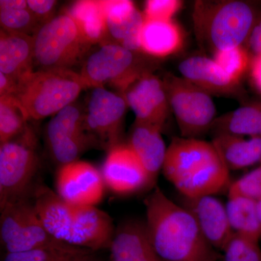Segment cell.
I'll use <instances>...</instances> for the list:
<instances>
[{
	"mask_svg": "<svg viewBox=\"0 0 261 261\" xmlns=\"http://www.w3.org/2000/svg\"><path fill=\"white\" fill-rule=\"evenodd\" d=\"M102 4L107 27L128 21L137 10L133 2L128 0H106Z\"/></svg>",
	"mask_w": 261,
	"mask_h": 261,
	"instance_id": "d6a6232c",
	"label": "cell"
},
{
	"mask_svg": "<svg viewBox=\"0 0 261 261\" xmlns=\"http://www.w3.org/2000/svg\"><path fill=\"white\" fill-rule=\"evenodd\" d=\"M183 43L181 27L173 20L145 19L140 34L142 53L154 58H166L179 51Z\"/></svg>",
	"mask_w": 261,
	"mask_h": 261,
	"instance_id": "44dd1931",
	"label": "cell"
},
{
	"mask_svg": "<svg viewBox=\"0 0 261 261\" xmlns=\"http://www.w3.org/2000/svg\"><path fill=\"white\" fill-rule=\"evenodd\" d=\"M192 18L199 43L214 53L243 46L256 22L252 7L238 0L197 1Z\"/></svg>",
	"mask_w": 261,
	"mask_h": 261,
	"instance_id": "3957f363",
	"label": "cell"
},
{
	"mask_svg": "<svg viewBox=\"0 0 261 261\" xmlns=\"http://www.w3.org/2000/svg\"><path fill=\"white\" fill-rule=\"evenodd\" d=\"M55 185L56 193L63 200L81 206L100 203L106 189L101 171L92 163L80 160L60 166Z\"/></svg>",
	"mask_w": 261,
	"mask_h": 261,
	"instance_id": "7c38bea8",
	"label": "cell"
},
{
	"mask_svg": "<svg viewBox=\"0 0 261 261\" xmlns=\"http://www.w3.org/2000/svg\"><path fill=\"white\" fill-rule=\"evenodd\" d=\"M29 9L41 25L53 18V12L57 5L53 0H27Z\"/></svg>",
	"mask_w": 261,
	"mask_h": 261,
	"instance_id": "e575fe53",
	"label": "cell"
},
{
	"mask_svg": "<svg viewBox=\"0 0 261 261\" xmlns=\"http://www.w3.org/2000/svg\"><path fill=\"white\" fill-rule=\"evenodd\" d=\"M260 165H261V162H260Z\"/></svg>",
	"mask_w": 261,
	"mask_h": 261,
	"instance_id": "7bdbcfd3",
	"label": "cell"
},
{
	"mask_svg": "<svg viewBox=\"0 0 261 261\" xmlns=\"http://www.w3.org/2000/svg\"><path fill=\"white\" fill-rule=\"evenodd\" d=\"M257 214H258L259 219H260L261 223V199L257 202Z\"/></svg>",
	"mask_w": 261,
	"mask_h": 261,
	"instance_id": "ab89813d",
	"label": "cell"
},
{
	"mask_svg": "<svg viewBox=\"0 0 261 261\" xmlns=\"http://www.w3.org/2000/svg\"><path fill=\"white\" fill-rule=\"evenodd\" d=\"M215 136L228 134L261 137V103L243 106L215 120Z\"/></svg>",
	"mask_w": 261,
	"mask_h": 261,
	"instance_id": "d4e9b609",
	"label": "cell"
},
{
	"mask_svg": "<svg viewBox=\"0 0 261 261\" xmlns=\"http://www.w3.org/2000/svg\"><path fill=\"white\" fill-rule=\"evenodd\" d=\"M94 261H99V260H97V258H95V260H94Z\"/></svg>",
	"mask_w": 261,
	"mask_h": 261,
	"instance_id": "b9f144b4",
	"label": "cell"
},
{
	"mask_svg": "<svg viewBox=\"0 0 261 261\" xmlns=\"http://www.w3.org/2000/svg\"><path fill=\"white\" fill-rule=\"evenodd\" d=\"M254 56L261 53V20L255 22L246 42Z\"/></svg>",
	"mask_w": 261,
	"mask_h": 261,
	"instance_id": "d590c367",
	"label": "cell"
},
{
	"mask_svg": "<svg viewBox=\"0 0 261 261\" xmlns=\"http://www.w3.org/2000/svg\"><path fill=\"white\" fill-rule=\"evenodd\" d=\"M101 173L106 188L117 195L136 193L154 184L127 144H118L108 150Z\"/></svg>",
	"mask_w": 261,
	"mask_h": 261,
	"instance_id": "4fadbf2b",
	"label": "cell"
},
{
	"mask_svg": "<svg viewBox=\"0 0 261 261\" xmlns=\"http://www.w3.org/2000/svg\"><path fill=\"white\" fill-rule=\"evenodd\" d=\"M18 91V82L4 73H0V97L15 96Z\"/></svg>",
	"mask_w": 261,
	"mask_h": 261,
	"instance_id": "8d00e7d4",
	"label": "cell"
},
{
	"mask_svg": "<svg viewBox=\"0 0 261 261\" xmlns=\"http://www.w3.org/2000/svg\"><path fill=\"white\" fill-rule=\"evenodd\" d=\"M90 251L59 242L28 251L7 253L3 261H72Z\"/></svg>",
	"mask_w": 261,
	"mask_h": 261,
	"instance_id": "f1b7e54d",
	"label": "cell"
},
{
	"mask_svg": "<svg viewBox=\"0 0 261 261\" xmlns=\"http://www.w3.org/2000/svg\"><path fill=\"white\" fill-rule=\"evenodd\" d=\"M178 70L181 77L211 95L236 93L240 82L232 80L220 68L214 59L195 56L184 60Z\"/></svg>",
	"mask_w": 261,
	"mask_h": 261,
	"instance_id": "ac0fdd59",
	"label": "cell"
},
{
	"mask_svg": "<svg viewBox=\"0 0 261 261\" xmlns=\"http://www.w3.org/2000/svg\"><path fill=\"white\" fill-rule=\"evenodd\" d=\"M182 5L179 0H149L145 4L144 17L147 20H172Z\"/></svg>",
	"mask_w": 261,
	"mask_h": 261,
	"instance_id": "836d02e7",
	"label": "cell"
},
{
	"mask_svg": "<svg viewBox=\"0 0 261 261\" xmlns=\"http://www.w3.org/2000/svg\"><path fill=\"white\" fill-rule=\"evenodd\" d=\"M226 207L233 233L259 242L261 223L257 214V201L243 197H228Z\"/></svg>",
	"mask_w": 261,
	"mask_h": 261,
	"instance_id": "484cf974",
	"label": "cell"
},
{
	"mask_svg": "<svg viewBox=\"0 0 261 261\" xmlns=\"http://www.w3.org/2000/svg\"><path fill=\"white\" fill-rule=\"evenodd\" d=\"M110 249L112 261H163L152 245L146 222L138 220L118 225Z\"/></svg>",
	"mask_w": 261,
	"mask_h": 261,
	"instance_id": "e0dca14e",
	"label": "cell"
},
{
	"mask_svg": "<svg viewBox=\"0 0 261 261\" xmlns=\"http://www.w3.org/2000/svg\"><path fill=\"white\" fill-rule=\"evenodd\" d=\"M212 144L229 170H239L261 162V137L222 134L215 136Z\"/></svg>",
	"mask_w": 261,
	"mask_h": 261,
	"instance_id": "7402d4cb",
	"label": "cell"
},
{
	"mask_svg": "<svg viewBox=\"0 0 261 261\" xmlns=\"http://www.w3.org/2000/svg\"><path fill=\"white\" fill-rule=\"evenodd\" d=\"M243 197L255 201L261 199V166L244 175L230 185L228 197Z\"/></svg>",
	"mask_w": 261,
	"mask_h": 261,
	"instance_id": "1f68e13d",
	"label": "cell"
},
{
	"mask_svg": "<svg viewBox=\"0 0 261 261\" xmlns=\"http://www.w3.org/2000/svg\"><path fill=\"white\" fill-rule=\"evenodd\" d=\"M220 159L212 142L176 137L167 147L163 175L173 185Z\"/></svg>",
	"mask_w": 261,
	"mask_h": 261,
	"instance_id": "9a60e30c",
	"label": "cell"
},
{
	"mask_svg": "<svg viewBox=\"0 0 261 261\" xmlns=\"http://www.w3.org/2000/svg\"><path fill=\"white\" fill-rule=\"evenodd\" d=\"M162 129L135 121L126 143L143 165L153 183L162 170L167 151L161 135Z\"/></svg>",
	"mask_w": 261,
	"mask_h": 261,
	"instance_id": "d6986e66",
	"label": "cell"
},
{
	"mask_svg": "<svg viewBox=\"0 0 261 261\" xmlns=\"http://www.w3.org/2000/svg\"><path fill=\"white\" fill-rule=\"evenodd\" d=\"M144 203L149 238L163 261H206L217 254L191 213L170 200L159 187Z\"/></svg>",
	"mask_w": 261,
	"mask_h": 261,
	"instance_id": "6da1fadb",
	"label": "cell"
},
{
	"mask_svg": "<svg viewBox=\"0 0 261 261\" xmlns=\"http://www.w3.org/2000/svg\"><path fill=\"white\" fill-rule=\"evenodd\" d=\"M33 197L43 226L53 238L93 252L111 246L116 228L104 211L70 204L43 185L34 187Z\"/></svg>",
	"mask_w": 261,
	"mask_h": 261,
	"instance_id": "7a4b0ae2",
	"label": "cell"
},
{
	"mask_svg": "<svg viewBox=\"0 0 261 261\" xmlns=\"http://www.w3.org/2000/svg\"><path fill=\"white\" fill-rule=\"evenodd\" d=\"M250 73L254 85L261 92V53L254 56L250 65Z\"/></svg>",
	"mask_w": 261,
	"mask_h": 261,
	"instance_id": "74e56055",
	"label": "cell"
},
{
	"mask_svg": "<svg viewBox=\"0 0 261 261\" xmlns=\"http://www.w3.org/2000/svg\"><path fill=\"white\" fill-rule=\"evenodd\" d=\"M185 198V207L195 218L206 241L213 248L223 251L233 234L226 205L213 195Z\"/></svg>",
	"mask_w": 261,
	"mask_h": 261,
	"instance_id": "2e32d148",
	"label": "cell"
},
{
	"mask_svg": "<svg viewBox=\"0 0 261 261\" xmlns=\"http://www.w3.org/2000/svg\"><path fill=\"white\" fill-rule=\"evenodd\" d=\"M218 258H219V255H218V254H216L214 257H211L209 260L206 261H216L218 260Z\"/></svg>",
	"mask_w": 261,
	"mask_h": 261,
	"instance_id": "60d3db41",
	"label": "cell"
},
{
	"mask_svg": "<svg viewBox=\"0 0 261 261\" xmlns=\"http://www.w3.org/2000/svg\"><path fill=\"white\" fill-rule=\"evenodd\" d=\"M214 60L232 80L240 82L248 67V53L243 46L216 51Z\"/></svg>",
	"mask_w": 261,
	"mask_h": 261,
	"instance_id": "f546056e",
	"label": "cell"
},
{
	"mask_svg": "<svg viewBox=\"0 0 261 261\" xmlns=\"http://www.w3.org/2000/svg\"><path fill=\"white\" fill-rule=\"evenodd\" d=\"M34 68V37L0 33V73L20 82Z\"/></svg>",
	"mask_w": 261,
	"mask_h": 261,
	"instance_id": "ffe728a7",
	"label": "cell"
},
{
	"mask_svg": "<svg viewBox=\"0 0 261 261\" xmlns=\"http://www.w3.org/2000/svg\"><path fill=\"white\" fill-rule=\"evenodd\" d=\"M29 118L15 96L0 97V145L16 138L27 129Z\"/></svg>",
	"mask_w": 261,
	"mask_h": 261,
	"instance_id": "83f0119b",
	"label": "cell"
},
{
	"mask_svg": "<svg viewBox=\"0 0 261 261\" xmlns=\"http://www.w3.org/2000/svg\"><path fill=\"white\" fill-rule=\"evenodd\" d=\"M0 208V238L7 253L28 251L60 241L47 232L38 214L33 193Z\"/></svg>",
	"mask_w": 261,
	"mask_h": 261,
	"instance_id": "9c48e42d",
	"label": "cell"
},
{
	"mask_svg": "<svg viewBox=\"0 0 261 261\" xmlns=\"http://www.w3.org/2000/svg\"><path fill=\"white\" fill-rule=\"evenodd\" d=\"M0 24L5 32L30 36L41 27L25 0H1Z\"/></svg>",
	"mask_w": 261,
	"mask_h": 261,
	"instance_id": "4316f807",
	"label": "cell"
},
{
	"mask_svg": "<svg viewBox=\"0 0 261 261\" xmlns=\"http://www.w3.org/2000/svg\"><path fill=\"white\" fill-rule=\"evenodd\" d=\"M87 88L80 73L73 70H37L19 82L15 97L29 119L39 121L55 116L74 103Z\"/></svg>",
	"mask_w": 261,
	"mask_h": 261,
	"instance_id": "277c9868",
	"label": "cell"
},
{
	"mask_svg": "<svg viewBox=\"0 0 261 261\" xmlns=\"http://www.w3.org/2000/svg\"><path fill=\"white\" fill-rule=\"evenodd\" d=\"M163 81L181 137L197 138L211 129L216 115L211 94L181 76L168 73Z\"/></svg>",
	"mask_w": 261,
	"mask_h": 261,
	"instance_id": "ba28073f",
	"label": "cell"
},
{
	"mask_svg": "<svg viewBox=\"0 0 261 261\" xmlns=\"http://www.w3.org/2000/svg\"><path fill=\"white\" fill-rule=\"evenodd\" d=\"M37 137L27 127L16 138L0 145V208L33 193L39 166Z\"/></svg>",
	"mask_w": 261,
	"mask_h": 261,
	"instance_id": "8992f818",
	"label": "cell"
},
{
	"mask_svg": "<svg viewBox=\"0 0 261 261\" xmlns=\"http://www.w3.org/2000/svg\"><path fill=\"white\" fill-rule=\"evenodd\" d=\"M229 171L220 158L174 186L187 198L214 195L228 183Z\"/></svg>",
	"mask_w": 261,
	"mask_h": 261,
	"instance_id": "603a6c76",
	"label": "cell"
},
{
	"mask_svg": "<svg viewBox=\"0 0 261 261\" xmlns=\"http://www.w3.org/2000/svg\"><path fill=\"white\" fill-rule=\"evenodd\" d=\"M33 37L34 66L39 70H72L92 46L68 11L42 24Z\"/></svg>",
	"mask_w": 261,
	"mask_h": 261,
	"instance_id": "5b68a950",
	"label": "cell"
},
{
	"mask_svg": "<svg viewBox=\"0 0 261 261\" xmlns=\"http://www.w3.org/2000/svg\"><path fill=\"white\" fill-rule=\"evenodd\" d=\"M140 53L116 43H105L84 62L80 75L88 88L105 87L108 84L122 94L141 75L151 71Z\"/></svg>",
	"mask_w": 261,
	"mask_h": 261,
	"instance_id": "52a82bcc",
	"label": "cell"
},
{
	"mask_svg": "<svg viewBox=\"0 0 261 261\" xmlns=\"http://www.w3.org/2000/svg\"><path fill=\"white\" fill-rule=\"evenodd\" d=\"M127 108L121 94L105 87L93 89L85 113L86 127L102 148L108 151L121 143Z\"/></svg>",
	"mask_w": 261,
	"mask_h": 261,
	"instance_id": "8fae6325",
	"label": "cell"
},
{
	"mask_svg": "<svg viewBox=\"0 0 261 261\" xmlns=\"http://www.w3.org/2000/svg\"><path fill=\"white\" fill-rule=\"evenodd\" d=\"M225 261H261L258 241L233 233L224 250Z\"/></svg>",
	"mask_w": 261,
	"mask_h": 261,
	"instance_id": "4dcf8cb0",
	"label": "cell"
},
{
	"mask_svg": "<svg viewBox=\"0 0 261 261\" xmlns=\"http://www.w3.org/2000/svg\"><path fill=\"white\" fill-rule=\"evenodd\" d=\"M121 94L135 113L136 121L163 128L171 109L163 80L147 72Z\"/></svg>",
	"mask_w": 261,
	"mask_h": 261,
	"instance_id": "5bb4252c",
	"label": "cell"
},
{
	"mask_svg": "<svg viewBox=\"0 0 261 261\" xmlns=\"http://www.w3.org/2000/svg\"><path fill=\"white\" fill-rule=\"evenodd\" d=\"M94 252L90 251L77 257L74 260L72 261H94L95 260L96 257L93 254Z\"/></svg>",
	"mask_w": 261,
	"mask_h": 261,
	"instance_id": "f35d334b",
	"label": "cell"
},
{
	"mask_svg": "<svg viewBox=\"0 0 261 261\" xmlns=\"http://www.w3.org/2000/svg\"><path fill=\"white\" fill-rule=\"evenodd\" d=\"M46 139L51 157L60 166L78 161L84 151L99 146L87 129L85 113L74 103L53 116Z\"/></svg>",
	"mask_w": 261,
	"mask_h": 261,
	"instance_id": "30bf717a",
	"label": "cell"
},
{
	"mask_svg": "<svg viewBox=\"0 0 261 261\" xmlns=\"http://www.w3.org/2000/svg\"><path fill=\"white\" fill-rule=\"evenodd\" d=\"M68 12L92 45L108 43L107 23L102 1H78L72 5Z\"/></svg>",
	"mask_w": 261,
	"mask_h": 261,
	"instance_id": "cb8c5ba5",
	"label": "cell"
}]
</instances>
